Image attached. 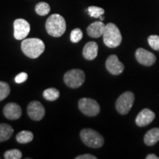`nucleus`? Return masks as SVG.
<instances>
[{"label":"nucleus","instance_id":"1","mask_svg":"<svg viewBox=\"0 0 159 159\" xmlns=\"http://www.w3.org/2000/svg\"><path fill=\"white\" fill-rule=\"evenodd\" d=\"M21 48L26 56L35 59L39 57L45 50V44L42 40L31 38L23 40Z\"/></svg>","mask_w":159,"mask_h":159},{"label":"nucleus","instance_id":"2","mask_svg":"<svg viewBox=\"0 0 159 159\" xmlns=\"http://www.w3.org/2000/svg\"><path fill=\"white\" fill-rule=\"evenodd\" d=\"M47 33L51 36L58 38L63 35L66 29V24L62 16L52 14L47 20L45 25Z\"/></svg>","mask_w":159,"mask_h":159},{"label":"nucleus","instance_id":"3","mask_svg":"<svg viewBox=\"0 0 159 159\" xmlns=\"http://www.w3.org/2000/svg\"><path fill=\"white\" fill-rule=\"evenodd\" d=\"M102 36L103 42L109 48H116L119 47L122 40L119 29L113 23H108L105 25Z\"/></svg>","mask_w":159,"mask_h":159},{"label":"nucleus","instance_id":"4","mask_svg":"<svg viewBox=\"0 0 159 159\" xmlns=\"http://www.w3.org/2000/svg\"><path fill=\"white\" fill-rule=\"evenodd\" d=\"M80 136L82 142L91 148H100L104 144L105 140L103 136L92 129H83L80 131Z\"/></svg>","mask_w":159,"mask_h":159},{"label":"nucleus","instance_id":"5","mask_svg":"<svg viewBox=\"0 0 159 159\" xmlns=\"http://www.w3.org/2000/svg\"><path fill=\"white\" fill-rule=\"evenodd\" d=\"M85 75L81 69H75L67 71L63 77L65 84L71 89L79 88L85 82Z\"/></svg>","mask_w":159,"mask_h":159},{"label":"nucleus","instance_id":"6","mask_svg":"<svg viewBox=\"0 0 159 159\" xmlns=\"http://www.w3.org/2000/svg\"><path fill=\"white\" fill-rule=\"evenodd\" d=\"M135 100L134 94L131 91H126L120 95L116 102V109L122 115L128 114L134 105Z\"/></svg>","mask_w":159,"mask_h":159},{"label":"nucleus","instance_id":"7","mask_svg":"<svg viewBox=\"0 0 159 159\" xmlns=\"http://www.w3.org/2000/svg\"><path fill=\"white\" fill-rule=\"evenodd\" d=\"M78 107L81 112L88 116H95L100 111L99 103L91 98H82L79 100Z\"/></svg>","mask_w":159,"mask_h":159},{"label":"nucleus","instance_id":"8","mask_svg":"<svg viewBox=\"0 0 159 159\" xmlns=\"http://www.w3.org/2000/svg\"><path fill=\"white\" fill-rule=\"evenodd\" d=\"M13 28H14V37L17 40L25 39L29 34L30 31V25L23 19H16L13 23Z\"/></svg>","mask_w":159,"mask_h":159},{"label":"nucleus","instance_id":"9","mask_svg":"<svg viewBox=\"0 0 159 159\" xmlns=\"http://www.w3.org/2000/svg\"><path fill=\"white\" fill-rule=\"evenodd\" d=\"M105 67L108 72L113 75H119L124 71L125 66L122 62L119 61L116 55H111L108 57L105 62Z\"/></svg>","mask_w":159,"mask_h":159},{"label":"nucleus","instance_id":"10","mask_svg":"<svg viewBox=\"0 0 159 159\" xmlns=\"http://www.w3.org/2000/svg\"><path fill=\"white\" fill-rule=\"evenodd\" d=\"M27 114L33 120L40 121L45 115V108L40 102L33 101L27 106Z\"/></svg>","mask_w":159,"mask_h":159},{"label":"nucleus","instance_id":"11","mask_svg":"<svg viewBox=\"0 0 159 159\" xmlns=\"http://www.w3.org/2000/svg\"><path fill=\"white\" fill-rule=\"evenodd\" d=\"M136 58L137 61L145 66H150L156 63V57L153 53L150 52L143 48H139L136 52Z\"/></svg>","mask_w":159,"mask_h":159},{"label":"nucleus","instance_id":"12","mask_svg":"<svg viewBox=\"0 0 159 159\" xmlns=\"http://www.w3.org/2000/svg\"><path fill=\"white\" fill-rule=\"evenodd\" d=\"M21 108L19 105L15 102H10L4 107L3 114L7 119L11 120H16L21 116Z\"/></svg>","mask_w":159,"mask_h":159},{"label":"nucleus","instance_id":"13","mask_svg":"<svg viewBox=\"0 0 159 159\" xmlns=\"http://www.w3.org/2000/svg\"><path fill=\"white\" fill-rule=\"evenodd\" d=\"M156 114L148 108H144L137 115L136 123L139 127H144L150 124L154 120Z\"/></svg>","mask_w":159,"mask_h":159},{"label":"nucleus","instance_id":"14","mask_svg":"<svg viewBox=\"0 0 159 159\" xmlns=\"http://www.w3.org/2000/svg\"><path fill=\"white\" fill-rule=\"evenodd\" d=\"M98 44L94 41H89L84 46L83 49V55L88 61H93L98 54Z\"/></svg>","mask_w":159,"mask_h":159},{"label":"nucleus","instance_id":"15","mask_svg":"<svg viewBox=\"0 0 159 159\" xmlns=\"http://www.w3.org/2000/svg\"><path fill=\"white\" fill-rule=\"evenodd\" d=\"M105 25L102 21H95L87 27V33L91 38H99L104 33Z\"/></svg>","mask_w":159,"mask_h":159},{"label":"nucleus","instance_id":"16","mask_svg":"<svg viewBox=\"0 0 159 159\" xmlns=\"http://www.w3.org/2000/svg\"><path fill=\"white\" fill-rule=\"evenodd\" d=\"M145 144L153 146L159 142V128H152L146 133L144 139Z\"/></svg>","mask_w":159,"mask_h":159},{"label":"nucleus","instance_id":"17","mask_svg":"<svg viewBox=\"0 0 159 159\" xmlns=\"http://www.w3.org/2000/svg\"><path fill=\"white\" fill-rule=\"evenodd\" d=\"M13 134V129L11 125L5 124H0V142H5L12 136Z\"/></svg>","mask_w":159,"mask_h":159},{"label":"nucleus","instance_id":"18","mask_svg":"<svg viewBox=\"0 0 159 159\" xmlns=\"http://www.w3.org/2000/svg\"><path fill=\"white\" fill-rule=\"evenodd\" d=\"M33 139V134L30 131L23 130L19 132L16 136V141L20 144H27Z\"/></svg>","mask_w":159,"mask_h":159},{"label":"nucleus","instance_id":"19","mask_svg":"<svg viewBox=\"0 0 159 159\" xmlns=\"http://www.w3.org/2000/svg\"><path fill=\"white\" fill-rule=\"evenodd\" d=\"M43 98L48 101H55L58 99L60 92L57 89L55 88H49L46 89L43 93Z\"/></svg>","mask_w":159,"mask_h":159},{"label":"nucleus","instance_id":"20","mask_svg":"<svg viewBox=\"0 0 159 159\" xmlns=\"http://www.w3.org/2000/svg\"><path fill=\"white\" fill-rule=\"evenodd\" d=\"M50 11V6L48 3L41 2L35 5V12L39 16H46Z\"/></svg>","mask_w":159,"mask_h":159},{"label":"nucleus","instance_id":"21","mask_svg":"<svg viewBox=\"0 0 159 159\" xmlns=\"http://www.w3.org/2000/svg\"><path fill=\"white\" fill-rule=\"evenodd\" d=\"M11 92L10 85L7 83L0 81V102L8 97Z\"/></svg>","mask_w":159,"mask_h":159},{"label":"nucleus","instance_id":"22","mask_svg":"<svg viewBox=\"0 0 159 159\" xmlns=\"http://www.w3.org/2000/svg\"><path fill=\"white\" fill-rule=\"evenodd\" d=\"M22 157V153L19 150L13 149L6 151L4 154V158L5 159H20Z\"/></svg>","mask_w":159,"mask_h":159},{"label":"nucleus","instance_id":"23","mask_svg":"<svg viewBox=\"0 0 159 159\" xmlns=\"http://www.w3.org/2000/svg\"><path fill=\"white\" fill-rule=\"evenodd\" d=\"M88 13L90 16L94 18H99L105 13L104 9L102 7H96V6H90L88 8Z\"/></svg>","mask_w":159,"mask_h":159},{"label":"nucleus","instance_id":"24","mask_svg":"<svg viewBox=\"0 0 159 159\" xmlns=\"http://www.w3.org/2000/svg\"><path fill=\"white\" fill-rule=\"evenodd\" d=\"M83 38V32L80 29L75 28L71 31L70 40L72 43H78Z\"/></svg>","mask_w":159,"mask_h":159},{"label":"nucleus","instance_id":"25","mask_svg":"<svg viewBox=\"0 0 159 159\" xmlns=\"http://www.w3.org/2000/svg\"><path fill=\"white\" fill-rule=\"evenodd\" d=\"M149 45L150 46L151 48L154 50L159 51V36L158 35H150L148 39Z\"/></svg>","mask_w":159,"mask_h":159},{"label":"nucleus","instance_id":"26","mask_svg":"<svg viewBox=\"0 0 159 159\" xmlns=\"http://www.w3.org/2000/svg\"><path fill=\"white\" fill-rule=\"evenodd\" d=\"M27 78H28V75H27V73L21 72L15 77V82L18 83V84H20V83L25 82Z\"/></svg>","mask_w":159,"mask_h":159},{"label":"nucleus","instance_id":"27","mask_svg":"<svg viewBox=\"0 0 159 159\" xmlns=\"http://www.w3.org/2000/svg\"><path fill=\"white\" fill-rule=\"evenodd\" d=\"M97 158L96 156H93L91 154H83L80 155V156H77L75 159H97Z\"/></svg>","mask_w":159,"mask_h":159},{"label":"nucleus","instance_id":"28","mask_svg":"<svg viewBox=\"0 0 159 159\" xmlns=\"http://www.w3.org/2000/svg\"><path fill=\"white\" fill-rule=\"evenodd\" d=\"M147 159H159L158 156H156L155 154H149L146 156Z\"/></svg>","mask_w":159,"mask_h":159},{"label":"nucleus","instance_id":"29","mask_svg":"<svg viewBox=\"0 0 159 159\" xmlns=\"http://www.w3.org/2000/svg\"><path fill=\"white\" fill-rule=\"evenodd\" d=\"M99 19H100V20H101V21H102V20H103V19H104V18H103V17L102 16H100V17H99Z\"/></svg>","mask_w":159,"mask_h":159}]
</instances>
